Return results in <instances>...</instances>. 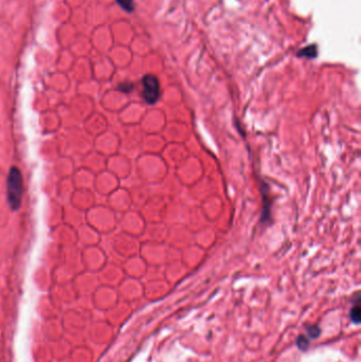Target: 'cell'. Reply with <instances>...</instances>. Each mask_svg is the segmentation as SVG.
Segmentation results:
<instances>
[{"label": "cell", "instance_id": "obj_7", "mask_svg": "<svg viewBox=\"0 0 361 362\" xmlns=\"http://www.w3.org/2000/svg\"><path fill=\"white\" fill-rule=\"evenodd\" d=\"M307 333H309V336L310 338L315 339V338H317L319 335H320V328H319L318 326H310L309 330H307Z\"/></svg>", "mask_w": 361, "mask_h": 362}, {"label": "cell", "instance_id": "obj_2", "mask_svg": "<svg viewBox=\"0 0 361 362\" xmlns=\"http://www.w3.org/2000/svg\"><path fill=\"white\" fill-rule=\"evenodd\" d=\"M142 86H143V91L142 96L145 100V102L150 105L157 103V101L160 98V83L156 75L146 74L142 79Z\"/></svg>", "mask_w": 361, "mask_h": 362}, {"label": "cell", "instance_id": "obj_5", "mask_svg": "<svg viewBox=\"0 0 361 362\" xmlns=\"http://www.w3.org/2000/svg\"><path fill=\"white\" fill-rule=\"evenodd\" d=\"M360 312H361V310H360L359 305H356V306H354L352 308L350 316H351V320L353 322L358 323L360 321Z\"/></svg>", "mask_w": 361, "mask_h": 362}, {"label": "cell", "instance_id": "obj_8", "mask_svg": "<svg viewBox=\"0 0 361 362\" xmlns=\"http://www.w3.org/2000/svg\"><path fill=\"white\" fill-rule=\"evenodd\" d=\"M298 346L302 349H305L307 346H309V339L305 337H299V339L297 341Z\"/></svg>", "mask_w": 361, "mask_h": 362}, {"label": "cell", "instance_id": "obj_1", "mask_svg": "<svg viewBox=\"0 0 361 362\" xmlns=\"http://www.w3.org/2000/svg\"><path fill=\"white\" fill-rule=\"evenodd\" d=\"M8 201L12 210H18L23 194V179L19 169L12 167L8 176Z\"/></svg>", "mask_w": 361, "mask_h": 362}, {"label": "cell", "instance_id": "obj_6", "mask_svg": "<svg viewBox=\"0 0 361 362\" xmlns=\"http://www.w3.org/2000/svg\"><path fill=\"white\" fill-rule=\"evenodd\" d=\"M133 89H134V84H132V83H129V82L121 83V84L118 86V90H120L121 92H124V93L131 92Z\"/></svg>", "mask_w": 361, "mask_h": 362}, {"label": "cell", "instance_id": "obj_4", "mask_svg": "<svg viewBox=\"0 0 361 362\" xmlns=\"http://www.w3.org/2000/svg\"><path fill=\"white\" fill-rule=\"evenodd\" d=\"M116 1L120 5L121 9L127 12V13H133V12H135L136 5L134 0H116Z\"/></svg>", "mask_w": 361, "mask_h": 362}, {"label": "cell", "instance_id": "obj_3", "mask_svg": "<svg viewBox=\"0 0 361 362\" xmlns=\"http://www.w3.org/2000/svg\"><path fill=\"white\" fill-rule=\"evenodd\" d=\"M298 57H306L309 59H313L318 56V47L316 44H311L304 47V48L300 49L297 52Z\"/></svg>", "mask_w": 361, "mask_h": 362}]
</instances>
